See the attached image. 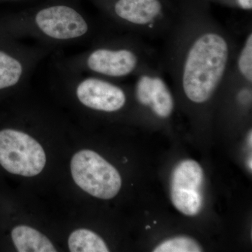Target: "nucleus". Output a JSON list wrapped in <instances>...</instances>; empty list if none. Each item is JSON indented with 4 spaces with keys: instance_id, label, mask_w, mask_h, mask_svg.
Masks as SVG:
<instances>
[{
    "instance_id": "obj_1",
    "label": "nucleus",
    "mask_w": 252,
    "mask_h": 252,
    "mask_svg": "<svg viewBox=\"0 0 252 252\" xmlns=\"http://www.w3.org/2000/svg\"><path fill=\"white\" fill-rule=\"evenodd\" d=\"M160 56L164 73L190 103L204 105L221 91L239 43L203 6L177 9L163 38Z\"/></svg>"
},
{
    "instance_id": "obj_2",
    "label": "nucleus",
    "mask_w": 252,
    "mask_h": 252,
    "mask_svg": "<svg viewBox=\"0 0 252 252\" xmlns=\"http://www.w3.org/2000/svg\"><path fill=\"white\" fill-rule=\"evenodd\" d=\"M160 63V57L143 38L130 46L99 48L93 51L87 59L88 67L93 72L114 78L137 75L146 68Z\"/></svg>"
},
{
    "instance_id": "obj_3",
    "label": "nucleus",
    "mask_w": 252,
    "mask_h": 252,
    "mask_svg": "<svg viewBox=\"0 0 252 252\" xmlns=\"http://www.w3.org/2000/svg\"><path fill=\"white\" fill-rule=\"evenodd\" d=\"M70 168L78 187L95 198L109 200L122 188V177L117 169L94 151L84 149L74 154Z\"/></svg>"
},
{
    "instance_id": "obj_4",
    "label": "nucleus",
    "mask_w": 252,
    "mask_h": 252,
    "mask_svg": "<svg viewBox=\"0 0 252 252\" xmlns=\"http://www.w3.org/2000/svg\"><path fill=\"white\" fill-rule=\"evenodd\" d=\"M45 152L31 136L13 129L0 131V165L23 177L39 175L45 167Z\"/></svg>"
},
{
    "instance_id": "obj_5",
    "label": "nucleus",
    "mask_w": 252,
    "mask_h": 252,
    "mask_svg": "<svg viewBox=\"0 0 252 252\" xmlns=\"http://www.w3.org/2000/svg\"><path fill=\"white\" fill-rule=\"evenodd\" d=\"M204 172L193 160L180 162L172 174L171 200L174 206L185 215H198L203 205Z\"/></svg>"
},
{
    "instance_id": "obj_6",
    "label": "nucleus",
    "mask_w": 252,
    "mask_h": 252,
    "mask_svg": "<svg viewBox=\"0 0 252 252\" xmlns=\"http://www.w3.org/2000/svg\"><path fill=\"white\" fill-rule=\"evenodd\" d=\"M136 76L135 96L137 102L148 107L156 117L162 119L170 117L175 100L161 63L146 68Z\"/></svg>"
},
{
    "instance_id": "obj_7",
    "label": "nucleus",
    "mask_w": 252,
    "mask_h": 252,
    "mask_svg": "<svg viewBox=\"0 0 252 252\" xmlns=\"http://www.w3.org/2000/svg\"><path fill=\"white\" fill-rule=\"evenodd\" d=\"M38 27L44 34L56 39H71L87 32V23L76 10L67 6H54L36 14Z\"/></svg>"
},
{
    "instance_id": "obj_8",
    "label": "nucleus",
    "mask_w": 252,
    "mask_h": 252,
    "mask_svg": "<svg viewBox=\"0 0 252 252\" xmlns=\"http://www.w3.org/2000/svg\"><path fill=\"white\" fill-rule=\"evenodd\" d=\"M79 101L89 108L104 112H115L126 105L127 97L120 86L97 78L81 81L77 89Z\"/></svg>"
},
{
    "instance_id": "obj_9",
    "label": "nucleus",
    "mask_w": 252,
    "mask_h": 252,
    "mask_svg": "<svg viewBox=\"0 0 252 252\" xmlns=\"http://www.w3.org/2000/svg\"><path fill=\"white\" fill-rule=\"evenodd\" d=\"M11 238L19 252H57L47 237L27 225L15 227L11 231Z\"/></svg>"
},
{
    "instance_id": "obj_10",
    "label": "nucleus",
    "mask_w": 252,
    "mask_h": 252,
    "mask_svg": "<svg viewBox=\"0 0 252 252\" xmlns=\"http://www.w3.org/2000/svg\"><path fill=\"white\" fill-rule=\"evenodd\" d=\"M68 247L72 252H108L105 242L94 232L85 228L74 230L68 239Z\"/></svg>"
},
{
    "instance_id": "obj_11",
    "label": "nucleus",
    "mask_w": 252,
    "mask_h": 252,
    "mask_svg": "<svg viewBox=\"0 0 252 252\" xmlns=\"http://www.w3.org/2000/svg\"><path fill=\"white\" fill-rule=\"evenodd\" d=\"M232 69L245 80L252 82V31L247 32L245 39L239 44Z\"/></svg>"
},
{
    "instance_id": "obj_12",
    "label": "nucleus",
    "mask_w": 252,
    "mask_h": 252,
    "mask_svg": "<svg viewBox=\"0 0 252 252\" xmlns=\"http://www.w3.org/2000/svg\"><path fill=\"white\" fill-rule=\"evenodd\" d=\"M22 73V64L19 61L0 51V90L17 84Z\"/></svg>"
},
{
    "instance_id": "obj_13",
    "label": "nucleus",
    "mask_w": 252,
    "mask_h": 252,
    "mask_svg": "<svg viewBox=\"0 0 252 252\" xmlns=\"http://www.w3.org/2000/svg\"><path fill=\"white\" fill-rule=\"evenodd\" d=\"M203 248L195 240L180 236L169 239L159 244L154 252H201Z\"/></svg>"
},
{
    "instance_id": "obj_14",
    "label": "nucleus",
    "mask_w": 252,
    "mask_h": 252,
    "mask_svg": "<svg viewBox=\"0 0 252 252\" xmlns=\"http://www.w3.org/2000/svg\"><path fill=\"white\" fill-rule=\"evenodd\" d=\"M233 7L238 8L243 11H251L252 10V0H223Z\"/></svg>"
}]
</instances>
